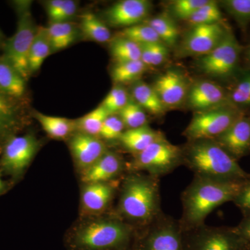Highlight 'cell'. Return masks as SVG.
Here are the masks:
<instances>
[{
	"label": "cell",
	"mask_w": 250,
	"mask_h": 250,
	"mask_svg": "<svg viewBox=\"0 0 250 250\" xmlns=\"http://www.w3.org/2000/svg\"><path fill=\"white\" fill-rule=\"evenodd\" d=\"M47 28L52 53L72 45L77 37V30L70 22L49 23Z\"/></svg>",
	"instance_id": "cell-26"
},
{
	"label": "cell",
	"mask_w": 250,
	"mask_h": 250,
	"mask_svg": "<svg viewBox=\"0 0 250 250\" xmlns=\"http://www.w3.org/2000/svg\"><path fill=\"white\" fill-rule=\"evenodd\" d=\"M183 165L182 147L164 139L152 143L127 165L128 172H143L160 178Z\"/></svg>",
	"instance_id": "cell-6"
},
{
	"label": "cell",
	"mask_w": 250,
	"mask_h": 250,
	"mask_svg": "<svg viewBox=\"0 0 250 250\" xmlns=\"http://www.w3.org/2000/svg\"><path fill=\"white\" fill-rule=\"evenodd\" d=\"M214 140L236 161L246 156L250 152V118L242 116Z\"/></svg>",
	"instance_id": "cell-18"
},
{
	"label": "cell",
	"mask_w": 250,
	"mask_h": 250,
	"mask_svg": "<svg viewBox=\"0 0 250 250\" xmlns=\"http://www.w3.org/2000/svg\"><path fill=\"white\" fill-rule=\"evenodd\" d=\"M68 145L80 172L93 166L108 150L100 138L80 132L75 133L69 139Z\"/></svg>",
	"instance_id": "cell-16"
},
{
	"label": "cell",
	"mask_w": 250,
	"mask_h": 250,
	"mask_svg": "<svg viewBox=\"0 0 250 250\" xmlns=\"http://www.w3.org/2000/svg\"><path fill=\"white\" fill-rule=\"evenodd\" d=\"M182 150L183 165L194 175L229 182L250 179V173L215 140L188 141Z\"/></svg>",
	"instance_id": "cell-4"
},
{
	"label": "cell",
	"mask_w": 250,
	"mask_h": 250,
	"mask_svg": "<svg viewBox=\"0 0 250 250\" xmlns=\"http://www.w3.org/2000/svg\"><path fill=\"white\" fill-rule=\"evenodd\" d=\"M141 61L146 66H157L165 62L167 58V49L164 42L141 45Z\"/></svg>",
	"instance_id": "cell-35"
},
{
	"label": "cell",
	"mask_w": 250,
	"mask_h": 250,
	"mask_svg": "<svg viewBox=\"0 0 250 250\" xmlns=\"http://www.w3.org/2000/svg\"><path fill=\"white\" fill-rule=\"evenodd\" d=\"M159 36L161 42L166 45H174L178 39L179 29L173 21L166 16H159L146 21Z\"/></svg>",
	"instance_id": "cell-29"
},
{
	"label": "cell",
	"mask_w": 250,
	"mask_h": 250,
	"mask_svg": "<svg viewBox=\"0 0 250 250\" xmlns=\"http://www.w3.org/2000/svg\"><path fill=\"white\" fill-rule=\"evenodd\" d=\"M109 116L110 114L108 111L105 109L103 105L100 104L85 116L75 120L77 132L99 137L102 126L105 120Z\"/></svg>",
	"instance_id": "cell-28"
},
{
	"label": "cell",
	"mask_w": 250,
	"mask_h": 250,
	"mask_svg": "<svg viewBox=\"0 0 250 250\" xmlns=\"http://www.w3.org/2000/svg\"><path fill=\"white\" fill-rule=\"evenodd\" d=\"M27 82L7 61L0 56V90L12 98L24 100Z\"/></svg>",
	"instance_id": "cell-22"
},
{
	"label": "cell",
	"mask_w": 250,
	"mask_h": 250,
	"mask_svg": "<svg viewBox=\"0 0 250 250\" xmlns=\"http://www.w3.org/2000/svg\"><path fill=\"white\" fill-rule=\"evenodd\" d=\"M241 46L234 35L227 31L223 40L209 53L202 57L199 62L200 70L210 76L225 77L236 68Z\"/></svg>",
	"instance_id": "cell-11"
},
{
	"label": "cell",
	"mask_w": 250,
	"mask_h": 250,
	"mask_svg": "<svg viewBox=\"0 0 250 250\" xmlns=\"http://www.w3.org/2000/svg\"><path fill=\"white\" fill-rule=\"evenodd\" d=\"M127 92L119 84L112 88L101 104L110 115L117 114L129 102Z\"/></svg>",
	"instance_id": "cell-36"
},
{
	"label": "cell",
	"mask_w": 250,
	"mask_h": 250,
	"mask_svg": "<svg viewBox=\"0 0 250 250\" xmlns=\"http://www.w3.org/2000/svg\"><path fill=\"white\" fill-rule=\"evenodd\" d=\"M164 139L166 137L162 133L147 125L136 129H126L118 141L126 150L135 155L143 152L152 143Z\"/></svg>",
	"instance_id": "cell-21"
},
{
	"label": "cell",
	"mask_w": 250,
	"mask_h": 250,
	"mask_svg": "<svg viewBox=\"0 0 250 250\" xmlns=\"http://www.w3.org/2000/svg\"><path fill=\"white\" fill-rule=\"evenodd\" d=\"M227 31L220 22L193 26L184 39L183 53L203 57L217 47Z\"/></svg>",
	"instance_id": "cell-14"
},
{
	"label": "cell",
	"mask_w": 250,
	"mask_h": 250,
	"mask_svg": "<svg viewBox=\"0 0 250 250\" xmlns=\"http://www.w3.org/2000/svg\"><path fill=\"white\" fill-rule=\"evenodd\" d=\"M111 53L117 62L141 60V47L133 41L118 37L111 42Z\"/></svg>",
	"instance_id": "cell-31"
},
{
	"label": "cell",
	"mask_w": 250,
	"mask_h": 250,
	"mask_svg": "<svg viewBox=\"0 0 250 250\" xmlns=\"http://www.w3.org/2000/svg\"><path fill=\"white\" fill-rule=\"evenodd\" d=\"M6 40V39H5L4 34H3L2 31L0 29V49H2L3 46H4Z\"/></svg>",
	"instance_id": "cell-44"
},
{
	"label": "cell",
	"mask_w": 250,
	"mask_h": 250,
	"mask_svg": "<svg viewBox=\"0 0 250 250\" xmlns=\"http://www.w3.org/2000/svg\"><path fill=\"white\" fill-rule=\"evenodd\" d=\"M117 114L121 118L126 129H136L147 125L146 111L134 100H129Z\"/></svg>",
	"instance_id": "cell-32"
},
{
	"label": "cell",
	"mask_w": 250,
	"mask_h": 250,
	"mask_svg": "<svg viewBox=\"0 0 250 250\" xmlns=\"http://www.w3.org/2000/svg\"><path fill=\"white\" fill-rule=\"evenodd\" d=\"M8 189L7 184L1 179V172H0V195H3Z\"/></svg>",
	"instance_id": "cell-43"
},
{
	"label": "cell",
	"mask_w": 250,
	"mask_h": 250,
	"mask_svg": "<svg viewBox=\"0 0 250 250\" xmlns=\"http://www.w3.org/2000/svg\"><path fill=\"white\" fill-rule=\"evenodd\" d=\"M248 57H249V59L250 60V47L249 48V50H248Z\"/></svg>",
	"instance_id": "cell-45"
},
{
	"label": "cell",
	"mask_w": 250,
	"mask_h": 250,
	"mask_svg": "<svg viewBox=\"0 0 250 250\" xmlns=\"http://www.w3.org/2000/svg\"><path fill=\"white\" fill-rule=\"evenodd\" d=\"M127 171V164L118 153L108 150L93 166L81 173L83 184L106 183L120 180Z\"/></svg>",
	"instance_id": "cell-15"
},
{
	"label": "cell",
	"mask_w": 250,
	"mask_h": 250,
	"mask_svg": "<svg viewBox=\"0 0 250 250\" xmlns=\"http://www.w3.org/2000/svg\"><path fill=\"white\" fill-rule=\"evenodd\" d=\"M134 250H184L179 220L163 213L147 228L138 231Z\"/></svg>",
	"instance_id": "cell-8"
},
{
	"label": "cell",
	"mask_w": 250,
	"mask_h": 250,
	"mask_svg": "<svg viewBox=\"0 0 250 250\" xmlns=\"http://www.w3.org/2000/svg\"><path fill=\"white\" fill-rule=\"evenodd\" d=\"M137 231L114 212L86 217L65 237L67 250H134Z\"/></svg>",
	"instance_id": "cell-2"
},
{
	"label": "cell",
	"mask_w": 250,
	"mask_h": 250,
	"mask_svg": "<svg viewBox=\"0 0 250 250\" xmlns=\"http://www.w3.org/2000/svg\"><path fill=\"white\" fill-rule=\"evenodd\" d=\"M118 192L119 199L113 212L137 232L164 213L159 177L127 172L122 179Z\"/></svg>",
	"instance_id": "cell-1"
},
{
	"label": "cell",
	"mask_w": 250,
	"mask_h": 250,
	"mask_svg": "<svg viewBox=\"0 0 250 250\" xmlns=\"http://www.w3.org/2000/svg\"><path fill=\"white\" fill-rule=\"evenodd\" d=\"M52 53L47 28L38 27L35 39L29 54V69L31 75L40 70L41 65Z\"/></svg>",
	"instance_id": "cell-25"
},
{
	"label": "cell",
	"mask_w": 250,
	"mask_h": 250,
	"mask_svg": "<svg viewBox=\"0 0 250 250\" xmlns=\"http://www.w3.org/2000/svg\"><path fill=\"white\" fill-rule=\"evenodd\" d=\"M125 129L124 123L118 115H110L105 120L99 136L101 139L107 140V141L119 140L120 137L124 132Z\"/></svg>",
	"instance_id": "cell-39"
},
{
	"label": "cell",
	"mask_w": 250,
	"mask_h": 250,
	"mask_svg": "<svg viewBox=\"0 0 250 250\" xmlns=\"http://www.w3.org/2000/svg\"><path fill=\"white\" fill-rule=\"evenodd\" d=\"M153 88L166 107L178 106L187 96V82L175 70H168L161 75Z\"/></svg>",
	"instance_id": "cell-19"
},
{
	"label": "cell",
	"mask_w": 250,
	"mask_h": 250,
	"mask_svg": "<svg viewBox=\"0 0 250 250\" xmlns=\"http://www.w3.org/2000/svg\"><path fill=\"white\" fill-rule=\"evenodd\" d=\"M32 116L40 123L49 137L57 140L70 139L77 132L76 121L62 117L47 116L39 111L32 112Z\"/></svg>",
	"instance_id": "cell-23"
},
{
	"label": "cell",
	"mask_w": 250,
	"mask_h": 250,
	"mask_svg": "<svg viewBox=\"0 0 250 250\" xmlns=\"http://www.w3.org/2000/svg\"><path fill=\"white\" fill-rule=\"evenodd\" d=\"M208 1V0H177L172 3L170 9L176 18L188 21Z\"/></svg>",
	"instance_id": "cell-37"
},
{
	"label": "cell",
	"mask_w": 250,
	"mask_h": 250,
	"mask_svg": "<svg viewBox=\"0 0 250 250\" xmlns=\"http://www.w3.org/2000/svg\"><path fill=\"white\" fill-rule=\"evenodd\" d=\"M246 181L229 182L194 175L181 197L182 214L179 221L182 231L205 224L215 208L233 201Z\"/></svg>",
	"instance_id": "cell-3"
},
{
	"label": "cell",
	"mask_w": 250,
	"mask_h": 250,
	"mask_svg": "<svg viewBox=\"0 0 250 250\" xmlns=\"http://www.w3.org/2000/svg\"><path fill=\"white\" fill-rule=\"evenodd\" d=\"M119 37L133 41L141 46L161 42L154 29L146 23H140L136 25L125 28L120 34Z\"/></svg>",
	"instance_id": "cell-33"
},
{
	"label": "cell",
	"mask_w": 250,
	"mask_h": 250,
	"mask_svg": "<svg viewBox=\"0 0 250 250\" xmlns=\"http://www.w3.org/2000/svg\"><path fill=\"white\" fill-rule=\"evenodd\" d=\"M233 103L238 104H250V76L240 82L231 95Z\"/></svg>",
	"instance_id": "cell-41"
},
{
	"label": "cell",
	"mask_w": 250,
	"mask_h": 250,
	"mask_svg": "<svg viewBox=\"0 0 250 250\" xmlns=\"http://www.w3.org/2000/svg\"><path fill=\"white\" fill-rule=\"evenodd\" d=\"M150 9V2L146 0H123L112 5L104 15L109 25L125 29L140 24Z\"/></svg>",
	"instance_id": "cell-17"
},
{
	"label": "cell",
	"mask_w": 250,
	"mask_h": 250,
	"mask_svg": "<svg viewBox=\"0 0 250 250\" xmlns=\"http://www.w3.org/2000/svg\"><path fill=\"white\" fill-rule=\"evenodd\" d=\"M188 99L190 107L201 112L225 106L226 95L220 85L202 81L192 85Z\"/></svg>",
	"instance_id": "cell-20"
},
{
	"label": "cell",
	"mask_w": 250,
	"mask_h": 250,
	"mask_svg": "<svg viewBox=\"0 0 250 250\" xmlns=\"http://www.w3.org/2000/svg\"><path fill=\"white\" fill-rule=\"evenodd\" d=\"M235 231L250 246V215L243 217L241 223L234 227Z\"/></svg>",
	"instance_id": "cell-42"
},
{
	"label": "cell",
	"mask_w": 250,
	"mask_h": 250,
	"mask_svg": "<svg viewBox=\"0 0 250 250\" xmlns=\"http://www.w3.org/2000/svg\"><path fill=\"white\" fill-rule=\"evenodd\" d=\"M232 202L241 210L243 217L250 215V179L244 182Z\"/></svg>",
	"instance_id": "cell-40"
},
{
	"label": "cell",
	"mask_w": 250,
	"mask_h": 250,
	"mask_svg": "<svg viewBox=\"0 0 250 250\" xmlns=\"http://www.w3.org/2000/svg\"><path fill=\"white\" fill-rule=\"evenodd\" d=\"M229 14L241 24L250 22V0H227L223 1Z\"/></svg>",
	"instance_id": "cell-38"
},
{
	"label": "cell",
	"mask_w": 250,
	"mask_h": 250,
	"mask_svg": "<svg viewBox=\"0 0 250 250\" xmlns=\"http://www.w3.org/2000/svg\"><path fill=\"white\" fill-rule=\"evenodd\" d=\"M222 20V13L218 3L208 0L191 18L188 20L192 27L201 24H214Z\"/></svg>",
	"instance_id": "cell-34"
},
{
	"label": "cell",
	"mask_w": 250,
	"mask_h": 250,
	"mask_svg": "<svg viewBox=\"0 0 250 250\" xmlns=\"http://www.w3.org/2000/svg\"><path fill=\"white\" fill-rule=\"evenodd\" d=\"M40 141L31 133L17 135L5 143L0 156V172L20 180L40 149Z\"/></svg>",
	"instance_id": "cell-9"
},
{
	"label": "cell",
	"mask_w": 250,
	"mask_h": 250,
	"mask_svg": "<svg viewBox=\"0 0 250 250\" xmlns=\"http://www.w3.org/2000/svg\"><path fill=\"white\" fill-rule=\"evenodd\" d=\"M122 179L106 183L83 184L81 191L83 214L85 217H94L106 213L119 190Z\"/></svg>",
	"instance_id": "cell-13"
},
{
	"label": "cell",
	"mask_w": 250,
	"mask_h": 250,
	"mask_svg": "<svg viewBox=\"0 0 250 250\" xmlns=\"http://www.w3.org/2000/svg\"><path fill=\"white\" fill-rule=\"evenodd\" d=\"M134 101L152 115H161L165 111L166 106L161 102L153 86L143 82H136L132 88Z\"/></svg>",
	"instance_id": "cell-24"
},
{
	"label": "cell",
	"mask_w": 250,
	"mask_h": 250,
	"mask_svg": "<svg viewBox=\"0 0 250 250\" xmlns=\"http://www.w3.org/2000/svg\"><path fill=\"white\" fill-rule=\"evenodd\" d=\"M242 116L243 114L241 111L228 106L198 112L184 134L188 141L214 140Z\"/></svg>",
	"instance_id": "cell-10"
},
{
	"label": "cell",
	"mask_w": 250,
	"mask_h": 250,
	"mask_svg": "<svg viewBox=\"0 0 250 250\" xmlns=\"http://www.w3.org/2000/svg\"><path fill=\"white\" fill-rule=\"evenodd\" d=\"M80 28L83 35L90 41L104 43L111 39L110 29L93 13L87 12L82 15Z\"/></svg>",
	"instance_id": "cell-27"
},
{
	"label": "cell",
	"mask_w": 250,
	"mask_h": 250,
	"mask_svg": "<svg viewBox=\"0 0 250 250\" xmlns=\"http://www.w3.org/2000/svg\"><path fill=\"white\" fill-rule=\"evenodd\" d=\"M27 99L12 98L0 90V154L5 143L29 124Z\"/></svg>",
	"instance_id": "cell-12"
},
{
	"label": "cell",
	"mask_w": 250,
	"mask_h": 250,
	"mask_svg": "<svg viewBox=\"0 0 250 250\" xmlns=\"http://www.w3.org/2000/svg\"><path fill=\"white\" fill-rule=\"evenodd\" d=\"M184 250H250V246L234 227H213L206 224L182 231Z\"/></svg>",
	"instance_id": "cell-7"
},
{
	"label": "cell",
	"mask_w": 250,
	"mask_h": 250,
	"mask_svg": "<svg viewBox=\"0 0 250 250\" xmlns=\"http://www.w3.org/2000/svg\"><path fill=\"white\" fill-rule=\"evenodd\" d=\"M18 16L17 27L14 35L6 39L2 47V57L14 66L26 81L31 76L29 54L38 27L31 11V1H14Z\"/></svg>",
	"instance_id": "cell-5"
},
{
	"label": "cell",
	"mask_w": 250,
	"mask_h": 250,
	"mask_svg": "<svg viewBox=\"0 0 250 250\" xmlns=\"http://www.w3.org/2000/svg\"><path fill=\"white\" fill-rule=\"evenodd\" d=\"M147 66L141 60L117 62L112 70V79L117 84L138 81Z\"/></svg>",
	"instance_id": "cell-30"
}]
</instances>
